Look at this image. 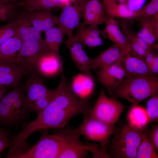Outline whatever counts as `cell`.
Returning <instances> with one entry per match:
<instances>
[{
  "instance_id": "obj_1",
  "label": "cell",
  "mask_w": 158,
  "mask_h": 158,
  "mask_svg": "<svg viewBox=\"0 0 158 158\" xmlns=\"http://www.w3.org/2000/svg\"><path fill=\"white\" fill-rule=\"evenodd\" d=\"M90 108L87 102L81 100L73 91L63 71L48 105L34 120L23 124L16 137L23 141L37 131L64 128L73 118L87 113Z\"/></svg>"
},
{
  "instance_id": "obj_2",
  "label": "cell",
  "mask_w": 158,
  "mask_h": 158,
  "mask_svg": "<svg viewBox=\"0 0 158 158\" xmlns=\"http://www.w3.org/2000/svg\"><path fill=\"white\" fill-rule=\"evenodd\" d=\"M37 142L31 145L25 141L12 149V158H59L62 147L61 137L56 133L43 130Z\"/></svg>"
},
{
  "instance_id": "obj_3",
  "label": "cell",
  "mask_w": 158,
  "mask_h": 158,
  "mask_svg": "<svg viewBox=\"0 0 158 158\" xmlns=\"http://www.w3.org/2000/svg\"><path fill=\"white\" fill-rule=\"evenodd\" d=\"M158 92V76L126 78L114 92L113 97L124 99L133 106Z\"/></svg>"
},
{
  "instance_id": "obj_4",
  "label": "cell",
  "mask_w": 158,
  "mask_h": 158,
  "mask_svg": "<svg viewBox=\"0 0 158 158\" xmlns=\"http://www.w3.org/2000/svg\"><path fill=\"white\" fill-rule=\"evenodd\" d=\"M145 130L135 129L127 123L122 125L109 142L107 148L109 154L111 158H135L142 134Z\"/></svg>"
},
{
  "instance_id": "obj_5",
  "label": "cell",
  "mask_w": 158,
  "mask_h": 158,
  "mask_svg": "<svg viewBox=\"0 0 158 158\" xmlns=\"http://www.w3.org/2000/svg\"><path fill=\"white\" fill-rule=\"evenodd\" d=\"M83 114V120L77 128L81 135L88 141L99 143V152L107 155V148L109 138L115 130L114 124L107 123L91 117L86 114Z\"/></svg>"
},
{
  "instance_id": "obj_6",
  "label": "cell",
  "mask_w": 158,
  "mask_h": 158,
  "mask_svg": "<svg viewBox=\"0 0 158 158\" xmlns=\"http://www.w3.org/2000/svg\"><path fill=\"white\" fill-rule=\"evenodd\" d=\"M55 133L61 137L62 147L59 158H86L90 152L89 145L82 141L77 128L68 124L65 127L56 129Z\"/></svg>"
},
{
  "instance_id": "obj_7",
  "label": "cell",
  "mask_w": 158,
  "mask_h": 158,
  "mask_svg": "<svg viewBox=\"0 0 158 158\" xmlns=\"http://www.w3.org/2000/svg\"><path fill=\"white\" fill-rule=\"evenodd\" d=\"M127 107L116 98L108 97L102 89L94 106L85 114L105 123L114 124Z\"/></svg>"
},
{
  "instance_id": "obj_8",
  "label": "cell",
  "mask_w": 158,
  "mask_h": 158,
  "mask_svg": "<svg viewBox=\"0 0 158 158\" xmlns=\"http://www.w3.org/2000/svg\"><path fill=\"white\" fill-rule=\"evenodd\" d=\"M44 40L22 41L19 53V59L25 74H31L35 69L41 56L49 51Z\"/></svg>"
},
{
  "instance_id": "obj_9",
  "label": "cell",
  "mask_w": 158,
  "mask_h": 158,
  "mask_svg": "<svg viewBox=\"0 0 158 158\" xmlns=\"http://www.w3.org/2000/svg\"><path fill=\"white\" fill-rule=\"evenodd\" d=\"M54 89L48 88L45 85L39 74L35 70L27 80L24 91V103L23 110L25 116L29 117L30 108L37 100L47 96Z\"/></svg>"
},
{
  "instance_id": "obj_10",
  "label": "cell",
  "mask_w": 158,
  "mask_h": 158,
  "mask_svg": "<svg viewBox=\"0 0 158 158\" xmlns=\"http://www.w3.org/2000/svg\"><path fill=\"white\" fill-rule=\"evenodd\" d=\"M121 59L106 68L97 69L96 72L98 80L112 97L114 92L126 77Z\"/></svg>"
},
{
  "instance_id": "obj_11",
  "label": "cell",
  "mask_w": 158,
  "mask_h": 158,
  "mask_svg": "<svg viewBox=\"0 0 158 158\" xmlns=\"http://www.w3.org/2000/svg\"><path fill=\"white\" fill-rule=\"evenodd\" d=\"M57 16L56 24L64 31L68 37L73 36L74 29L80 24L82 15V8L77 3L64 6Z\"/></svg>"
},
{
  "instance_id": "obj_12",
  "label": "cell",
  "mask_w": 158,
  "mask_h": 158,
  "mask_svg": "<svg viewBox=\"0 0 158 158\" xmlns=\"http://www.w3.org/2000/svg\"><path fill=\"white\" fill-rule=\"evenodd\" d=\"M63 70V62L59 53L50 51L41 56L35 69L40 75L47 77L61 74Z\"/></svg>"
},
{
  "instance_id": "obj_13",
  "label": "cell",
  "mask_w": 158,
  "mask_h": 158,
  "mask_svg": "<svg viewBox=\"0 0 158 158\" xmlns=\"http://www.w3.org/2000/svg\"><path fill=\"white\" fill-rule=\"evenodd\" d=\"M64 43L68 48L71 57L77 68L85 74L92 76L89 68L90 58L83 49V45L73 36L68 37Z\"/></svg>"
},
{
  "instance_id": "obj_14",
  "label": "cell",
  "mask_w": 158,
  "mask_h": 158,
  "mask_svg": "<svg viewBox=\"0 0 158 158\" xmlns=\"http://www.w3.org/2000/svg\"><path fill=\"white\" fill-rule=\"evenodd\" d=\"M83 23H80L76 27L77 30L73 37L78 40L85 47L94 48L103 45V42L100 37H105L104 30H100L98 25H90L88 27Z\"/></svg>"
},
{
  "instance_id": "obj_15",
  "label": "cell",
  "mask_w": 158,
  "mask_h": 158,
  "mask_svg": "<svg viewBox=\"0 0 158 158\" xmlns=\"http://www.w3.org/2000/svg\"><path fill=\"white\" fill-rule=\"evenodd\" d=\"M70 86L73 91L79 98L87 102L94 92L95 82L93 75L80 72L73 76Z\"/></svg>"
},
{
  "instance_id": "obj_16",
  "label": "cell",
  "mask_w": 158,
  "mask_h": 158,
  "mask_svg": "<svg viewBox=\"0 0 158 158\" xmlns=\"http://www.w3.org/2000/svg\"><path fill=\"white\" fill-rule=\"evenodd\" d=\"M104 23L106 25L104 30L109 39L120 49L123 55L130 53L131 49L128 40L121 30L118 23L114 18L107 17Z\"/></svg>"
},
{
  "instance_id": "obj_17",
  "label": "cell",
  "mask_w": 158,
  "mask_h": 158,
  "mask_svg": "<svg viewBox=\"0 0 158 158\" xmlns=\"http://www.w3.org/2000/svg\"><path fill=\"white\" fill-rule=\"evenodd\" d=\"M105 14L103 4L99 0H88L82 7L83 23L85 25L104 23L107 17Z\"/></svg>"
},
{
  "instance_id": "obj_18",
  "label": "cell",
  "mask_w": 158,
  "mask_h": 158,
  "mask_svg": "<svg viewBox=\"0 0 158 158\" xmlns=\"http://www.w3.org/2000/svg\"><path fill=\"white\" fill-rule=\"evenodd\" d=\"M22 40L16 35L0 46V63L7 64H20L19 53Z\"/></svg>"
},
{
  "instance_id": "obj_19",
  "label": "cell",
  "mask_w": 158,
  "mask_h": 158,
  "mask_svg": "<svg viewBox=\"0 0 158 158\" xmlns=\"http://www.w3.org/2000/svg\"><path fill=\"white\" fill-rule=\"evenodd\" d=\"M123 55L119 48L113 44L93 58H90L89 68L95 70L106 68L120 60Z\"/></svg>"
},
{
  "instance_id": "obj_20",
  "label": "cell",
  "mask_w": 158,
  "mask_h": 158,
  "mask_svg": "<svg viewBox=\"0 0 158 158\" xmlns=\"http://www.w3.org/2000/svg\"><path fill=\"white\" fill-rule=\"evenodd\" d=\"M138 18L141 27L137 35L152 48H157L155 43L158 40V13L150 17Z\"/></svg>"
},
{
  "instance_id": "obj_21",
  "label": "cell",
  "mask_w": 158,
  "mask_h": 158,
  "mask_svg": "<svg viewBox=\"0 0 158 158\" xmlns=\"http://www.w3.org/2000/svg\"><path fill=\"white\" fill-rule=\"evenodd\" d=\"M121 63L126 74V78L152 76L144 60L128 53L123 55Z\"/></svg>"
},
{
  "instance_id": "obj_22",
  "label": "cell",
  "mask_w": 158,
  "mask_h": 158,
  "mask_svg": "<svg viewBox=\"0 0 158 158\" xmlns=\"http://www.w3.org/2000/svg\"><path fill=\"white\" fill-rule=\"evenodd\" d=\"M51 10L28 12L26 15L32 26L38 31L44 32L56 24L57 16Z\"/></svg>"
},
{
  "instance_id": "obj_23",
  "label": "cell",
  "mask_w": 158,
  "mask_h": 158,
  "mask_svg": "<svg viewBox=\"0 0 158 158\" xmlns=\"http://www.w3.org/2000/svg\"><path fill=\"white\" fill-rule=\"evenodd\" d=\"M13 23L16 28V34L22 41L43 40L42 33L32 25L26 13L20 15Z\"/></svg>"
},
{
  "instance_id": "obj_24",
  "label": "cell",
  "mask_w": 158,
  "mask_h": 158,
  "mask_svg": "<svg viewBox=\"0 0 158 158\" xmlns=\"http://www.w3.org/2000/svg\"><path fill=\"white\" fill-rule=\"evenodd\" d=\"M127 120L129 126L140 131L146 130L150 123L146 109L138 104L131 106L127 114Z\"/></svg>"
},
{
  "instance_id": "obj_25",
  "label": "cell",
  "mask_w": 158,
  "mask_h": 158,
  "mask_svg": "<svg viewBox=\"0 0 158 158\" xmlns=\"http://www.w3.org/2000/svg\"><path fill=\"white\" fill-rule=\"evenodd\" d=\"M45 42L50 51L59 53L61 45L64 43V35L65 32L61 27L55 25L44 32Z\"/></svg>"
},
{
  "instance_id": "obj_26",
  "label": "cell",
  "mask_w": 158,
  "mask_h": 158,
  "mask_svg": "<svg viewBox=\"0 0 158 158\" xmlns=\"http://www.w3.org/2000/svg\"><path fill=\"white\" fill-rule=\"evenodd\" d=\"M106 14L113 18L115 17L123 18H133L134 11L131 10L125 3L111 2L103 3Z\"/></svg>"
},
{
  "instance_id": "obj_27",
  "label": "cell",
  "mask_w": 158,
  "mask_h": 158,
  "mask_svg": "<svg viewBox=\"0 0 158 158\" xmlns=\"http://www.w3.org/2000/svg\"><path fill=\"white\" fill-rule=\"evenodd\" d=\"M148 131L146 129L142 134L135 158H158L157 151L149 139Z\"/></svg>"
},
{
  "instance_id": "obj_28",
  "label": "cell",
  "mask_w": 158,
  "mask_h": 158,
  "mask_svg": "<svg viewBox=\"0 0 158 158\" xmlns=\"http://www.w3.org/2000/svg\"><path fill=\"white\" fill-rule=\"evenodd\" d=\"M120 25L122 31L129 43L131 51L135 53L140 52L142 47L138 43L139 37L130 28L126 21H122L120 23Z\"/></svg>"
},
{
  "instance_id": "obj_29",
  "label": "cell",
  "mask_w": 158,
  "mask_h": 158,
  "mask_svg": "<svg viewBox=\"0 0 158 158\" xmlns=\"http://www.w3.org/2000/svg\"><path fill=\"white\" fill-rule=\"evenodd\" d=\"M158 13V0H151L141 8L134 11L133 18L150 17Z\"/></svg>"
},
{
  "instance_id": "obj_30",
  "label": "cell",
  "mask_w": 158,
  "mask_h": 158,
  "mask_svg": "<svg viewBox=\"0 0 158 158\" xmlns=\"http://www.w3.org/2000/svg\"><path fill=\"white\" fill-rule=\"evenodd\" d=\"M146 111L150 122L158 123V94L157 93L150 97L146 102Z\"/></svg>"
},
{
  "instance_id": "obj_31",
  "label": "cell",
  "mask_w": 158,
  "mask_h": 158,
  "mask_svg": "<svg viewBox=\"0 0 158 158\" xmlns=\"http://www.w3.org/2000/svg\"><path fill=\"white\" fill-rule=\"evenodd\" d=\"M23 74H0V86L13 87L18 86Z\"/></svg>"
},
{
  "instance_id": "obj_32",
  "label": "cell",
  "mask_w": 158,
  "mask_h": 158,
  "mask_svg": "<svg viewBox=\"0 0 158 158\" xmlns=\"http://www.w3.org/2000/svg\"><path fill=\"white\" fill-rule=\"evenodd\" d=\"M55 7H59L58 4L56 0H41L25 9L28 12H32L51 10Z\"/></svg>"
},
{
  "instance_id": "obj_33",
  "label": "cell",
  "mask_w": 158,
  "mask_h": 158,
  "mask_svg": "<svg viewBox=\"0 0 158 158\" xmlns=\"http://www.w3.org/2000/svg\"><path fill=\"white\" fill-rule=\"evenodd\" d=\"M55 90V89H54L53 91L47 96L36 101L30 108V113L35 112L37 115L46 108L50 102Z\"/></svg>"
},
{
  "instance_id": "obj_34",
  "label": "cell",
  "mask_w": 158,
  "mask_h": 158,
  "mask_svg": "<svg viewBox=\"0 0 158 158\" xmlns=\"http://www.w3.org/2000/svg\"><path fill=\"white\" fill-rule=\"evenodd\" d=\"M16 34L15 26L13 23L0 27V46Z\"/></svg>"
},
{
  "instance_id": "obj_35",
  "label": "cell",
  "mask_w": 158,
  "mask_h": 158,
  "mask_svg": "<svg viewBox=\"0 0 158 158\" xmlns=\"http://www.w3.org/2000/svg\"><path fill=\"white\" fill-rule=\"evenodd\" d=\"M19 5L17 2L0 4V21L7 19Z\"/></svg>"
},
{
  "instance_id": "obj_36",
  "label": "cell",
  "mask_w": 158,
  "mask_h": 158,
  "mask_svg": "<svg viewBox=\"0 0 158 158\" xmlns=\"http://www.w3.org/2000/svg\"><path fill=\"white\" fill-rule=\"evenodd\" d=\"M25 74L24 69L21 64H7L0 63V74Z\"/></svg>"
},
{
  "instance_id": "obj_37",
  "label": "cell",
  "mask_w": 158,
  "mask_h": 158,
  "mask_svg": "<svg viewBox=\"0 0 158 158\" xmlns=\"http://www.w3.org/2000/svg\"><path fill=\"white\" fill-rule=\"evenodd\" d=\"M149 139L156 150H158V125H153L149 131L148 130Z\"/></svg>"
},
{
  "instance_id": "obj_38",
  "label": "cell",
  "mask_w": 158,
  "mask_h": 158,
  "mask_svg": "<svg viewBox=\"0 0 158 158\" xmlns=\"http://www.w3.org/2000/svg\"><path fill=\"white\" fill-rule=\"evenodd\" d=\"M150 75L152 76H158V55L155 56L152 63L149 66Z\"/></svg>"
},
{
  "instance_id": "obj_39",
  "label": "cell",
  "mask_w": 158,
  "mask_h": 158,
  "mask_svg": "<svg viewBox=\"0 0 158 158\" xmlns=\"http://www.w3.org/2000/svg\"><path fill=\"white\" fill-rule=\"evenodd\" d=\"M12 137L7 136L0 139V157L3 151L9 147Z\"/></svg>"
},
{
  "instance_id": "obj_40",
  "label": "cell",
  "mask_w": 158,
  "mask_h": 158,
  "mask_svg": "<svg viewBox=\"0 0 158 158\" xmlns=\"http://www.w3.org/2000/svg\"><path fill=\"white\" fill-rule=\"evenodd\" d=\"M145 1V0H130L128 6L131 10H137L142 7Z\"/></svg>"
},
{
  "instance_id": "obj_41",
  "label": "cell",
  "mask_w": 158,
  "mask_h": 158,
  "mask_svg": "<svg viewBox=\"0 0 158 158\" xmlns=\"http://www.w3.org/2000/svg\"><path fill=\"white\" fill-rule=\"evenodd\" d=\"M150 50L146 55L144 61L148 66L152 63L157 54Z\"/></svg>"
},
{
  "instance_id": "obj_42",
  "label": "cell",
  "mask_w": 158,
  "mask_h": 158,
  "mask_svg": "<svg viewBox=\"0 0 158 158\" xmlns=\"http://www.w3.org/2000/svg\"><path fill=\"white\" fill-rule=\"evenodd\" d=\"M41 0H23L19 3L20 5L23 6L26 8L36 4Z\"/></svg>"
},
{
  "instance_id": "obj_43",
  "label": "cell",
  "mask_w": 158,
  "mask_h": 158,
  "mask_svg": "<svg viewBox=\"0 0 158 158\" xmlns=\"http://www.w3.org/2000/svg\"><path fill=\"white\" fill-rule=\"evenodd\" d=\"M12 136L8 131L0 126V139L7 136L12 137Z\"/></svg>"
},
{
  "instance_id": "obj_44",
  "label": "cell",
  "mask_w": 158,
  "mask_h": 158,
  "mask_svg": "<svg viewBox=\"0 0 158 158\" xmlns=\"http://www.w3.org/2000/svg\"><path fill=\"white\" fill-rule=\"evenodd\" d=\"M7 91V87L0 86V101L4 96L6 93Z\"/></svg>"
},
{
  "instance_id": "obj_45",
  "label": "cell",
  "mask_w": 158,
  "mask_h": 158,
  "mask_svg": "<svg viewBox=\"0 0 158 158\" xmlns=\"http://www.w3.org/2000/svg\"><path fill=\"white\" fill-rule=\"evenodd\" d=\"M88 0H76V2L82 7L83 4Z\"/></svg>"
},
{
  "instance_id": "obj_46",
  "label": "cell",
  "mask_w": 158,
  "mask_h": 158,
  "mask_svg": "<svg viewBox=\"0 0 158 158\" xmlns=\"http://www.w3.org/2000/svg\"><path fill=\"white\" fill-rule=\"evenodd\" d=\"M4 4L17 2L18 0H2Z\"/></svg>"
},
{
  "instance_id": "obj_47",
  "label": "cell",
  "mask_w": 158,
  "mask_h": 158,
  "mask_svg": "<svg viewBox=\"0 0 158 158\" xmlns=\"http://www.w3.org/2000/svg\"><path fill=\"white\" fill-rule=\"evenodd\" d=\"M117 0H102L103 3L110 2H116Z\"/></svg>"
},
{
  "instance_id": "obj_48",
  "label": "cell",
  "mask_w": 158,
  "mask_h": 158,
  "mask_svg": "<svg viewBox=\"0 0 158 158\" xmlns=\"http://www.w3.org/2000/svg\"><path fill=\"white\" fill-rule=\"evenodd\" d=\"M120 3H125V2H126V0H118Z\"/></svg>"
},
{
  "instance_id": "obj_49",
  "label": "cell",
  "mask_w": 158,
  "mask_h": 158,
  "mask_svg": "<svg viewBox=\"0 0 158 158\" xmlns=\"http://www.w3.org/2000/svg\"></svg>"
}]
</instances>
